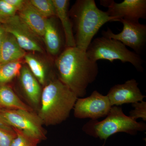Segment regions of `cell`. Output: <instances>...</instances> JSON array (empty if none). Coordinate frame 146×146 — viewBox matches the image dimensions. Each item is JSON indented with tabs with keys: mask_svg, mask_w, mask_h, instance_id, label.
<instances>
[{
	"mask_svg": "<svg viewBox=\"0 0 146 146\" xmlns=\"http://www.w3.org/2000/svg\"><path fill=\"white\" fill-rule=\"evenodd\" d=\"M112 107L107 95L96 90L89 97L77 99L73 108L74 116L80 119L98 120L106 117Z\"/></svg>",
	"mask_w": 146,
	"mask_h": 146,
	"instance_id": "cell-8",
	"label": "cell"
},
{
	"mask_svg": "<svg viewBox=\"0 0 146 146\" xmlns=\"http://www.w3.org/2000/svg\"><path fill=\"white\" fill-rule=\"evenodd\" d=\"M5 1L17 12L23 8L26 2L25 0H5Z\"/></svg>",
	"mask_w": 146,
	"mask_h": 146,
	"instance_id": "cell-25",
	"label": "cell"
},
{
	"mask_svg": "<svg viewBox=\"0 0 146 146\" xmlns=\"http://www.w3.org/2000/svg\"><path fill=\"white\" fill-rule=\"evenodd\" d=\"M0 116L8 125L41 141L46 139L43 123L34 111L3 109Z\"/></svg>",
	"mask_w": 146,
	"mask_h": 146,
	"instance_id": "cell-6",
	"label": "cell"
},
{
	"mask_svg": "<svg viewBox=\"0 0 146 146\" xmlns=\"http://www.w3.org/2000/svg\"><path fill=\"white\" fill-rule=\"evenodd\" d=\"M27 66L41 85H44L46 79V68L42 60L34 55L26 54L24 58Z\"/></svg>",
	"mask_w": 146,
	"mask_h": 146,
	"instance_id": "cell-18",
	"label": "cell"
},
{
	"mask_svg": "<svg viewBox=\"0 0 146 146\" xmlns=\"http://www.w3.org/2000/svg\"><path fill=\"white\" fill-rule=\"evenodd\" d=\"M18 12L19 18L30 30L39 38H43L47 18L39 13L29 1H26Z\"/></svg>",
	"mask_w": 146,
	"mask_h": 146,
	"instance_id": "cell-13",
	"label": "cell"
},
{
	"mask_svg": "<svg viewBox=\"0 0 146 146\" xmlns=\"http://www.w3.org/2000/svg\"><path fill=\"white\" fill-rule=\"evenodd\" d=\"M146 129L145 123L132 119L123 113L121 108L118 106H112L104 120L100 121L91 120L82 127L83 131L89 136L104 140L119 132L135 135Z\"/></svg>",
	"mask_w": 146,
	"mask_h": 146,
	"instance_id": "cell-4",
	"label": "cell"
},
{
	"mask_svg": "<svg viewBox=\"0 0 146 146\" xmlns=\"http://www.w3.org/2000/svg\"><path fill=\"white\" fill-rule=\"evenodd\" d=\"M102 1V5L108 7L107 12L114 21L122 19L131 22H139L146 18V0H124L121 3L114 1Z\"/></svg>",
	"mask_w": 146,
	"mask_h": 146,
	"instance_id": "cell-9",
	"label": "cell"
},
{
	"mask_svg": "<svg viewBox=\"0 0 146 146\" xmlns=\"http://www.w3.org/2000/svg\"><path fill=\"white\" fill-rule=\"evenodd\" d=\"M54 65L58 78L78 98L85 96L88 86L98 74L97 62L91 60L86 52L76 46L66 47L56 58Z\"/></svg>",
	"mask_w": 146,
	"mask_h": 146,
	"instance_id": "cell-1",
	"label": "cell"
},
{
	"mask_svg": "<svg viewBox=\"0 0 146 146\" xmlns=\"http://www.w3.org/2000/svg\"><path fill=\"white\" fill-rule=\"evenodd\" d=\"M17 11L5 0H0V24L4 25L17 14Z\"/></svg>",
	"mask_w": 146,
	"mask_h": 146,
	"instance_id": "cell-22",
	"label": "cell"
},
{
	"mask_svg": "<svg viewBox=\"0 0 146 146\" xmlns=\"http://www.w3.org/2000/svg\"><path fill=\"white\" fill-rule=\"evenodd\" d=\"M22 66L21 60L0 63V86L7 84L19 76Z\"/></svg>",
	"mask_w": 146,
	"mask_h": 146,
	"instance_id": "cell-19",
	"label": "cell"
},
{
	"mask_svg": "<svg viewBox=\"0 0 146 146\" xmlns=\"http://www.w3.org/2000/svg\"><path fill=\"white\" fill-rule=\"evenodd\" d=\"M118 21L123 24L121 33L115 34L108 28L107 30L102 31V36L119 41L131 48L137 54L141 53L146 44V25L122 19Z\"/></svg>",
	"mask_w": 146,
	"mask_h": 146,
	"instance_id": "cell-7",
	"label": "cell"
},
{
	"mask_svg": "<svg viewBox=\"0 0 146 146\" xmlns=\"http://www.w3.org/2000/svg\"><path fill=\"white\" fill-rule=\"evenodd\" d=\"M0 127L4 129H8L9 128V125L4 121L0 116Z\"/></svg>",
	"mask_w": 146,
	"mask_h": 146,
	"instance_id": "cell-27",
	"label": "cell"
},
{
	"mask_svg": "<svg viewBox=\"0 0 146 146\" xmlns=\"http://www.w3.org/2000/svg\"><path fill=\"white\" fill-rule=\"evenodd\" d=\"M26 54L13 35L6 32L0 47V63L19 61Z\"/></svg>",
	"mask_w": 146,
	"mask_h": 146,
	"instance_id": "cell-16",
	"label": "cell"
},
{
	"mask_svg": "<svg viewBox=\"0 0 146 146\" xmlns=\"http://www.w3.org/2000/svg\"><path fill=\"white\" fill-rule=\"evenodd\" d=\"M0 106L3 109L34 111L33 108L21 100L7 84L0 86Z\"/></svg>",
	"mask_w": 146,
	"mask_h": 146,
	"instance_id": "cell-17",
	"label": "cell"
},
{
	"mask_svg": "<svg viewBox=\"0 0 146 146\" xmlns=\"http://www.w3.org/2000/svg\"><path fill=\"white\" fill-rule=\"evenodd\" d=\"M19 76L27 98L33 106L39 109L42 91L41 84L27 65L22 66Z\"/></svg>",
	"mask_w": 146,
	"mask_h": 146,
	"instance_id": "cell-14",
	"label": "cell"
},
{
	"mask_svg": "<svg viewBox=\"0 0 146 146\" xmlns=\"http://www.w3.org/2000/svg\"><path fill=\"white\" fill-rule=\"evenodd\" d=\"M16 136L14 131H10L0 127V146H10Z\"/></svg>",
	"mask_w": 146,
	"mask_h": 146,
	"instance_id": "cell-24",
	"label": "cell"
},
{
	"mask_svg": "<svg viewBox=\"0 0 146 146\" xmlns=\"http://www.w3.org/2000/svg\"><path fill=\"white\" fill-rule=\"evenodd\" d=\"M5 33L6 31L2 25L0 24V47Z\"/></svg>",
	"mask_w": 146,
	"mask_h": 146,
	"instance_id": "cell-26",
	"label": "cell"
},
{
	"mask_svg": "<svg viewBox=\"0 0 146 146\" xmlns=\"http://www.w3.org/2000/svg\"><path fill=\"white\" fill-rule=\"evenodd\" d=\"M78 98L68 86L54 78L42 90L37 115L44 125L59 124L69 117Z\"/></svg>",
	"mask_w": 146,
	"mask_h": 146,
	"instance_id": "cell-2",
	"label": "cell"
},
{
	"mask_svg": "<svg viewBox=\"0 0 146 146\" xmlns=\"http://www.w3.org/2000/svg\"><path fill=\"white\" fill-rule=\"evenodd\" d=\"M2 25L5 31L12 35L19 46L25 51L44 52L39 42L40 38L22 22L18 14Z\"/></svg>",
	"mask_w": 146,
	"mask_h": 146,
	"instance_id": "cell-10",
	"label": "cell"
},
{
	"mask_svg": "<svg viewBox=\"0 0 146 146\" xmlns=\"http://www.w3.org/2000/svg\"><path fill=\"white\" fill-rule=\"evenodd\" d=\"M133 109L129 112V116L132 119L136 121L139 118H142L145 121H146V102L143 101L132 104Z\"/></svg>",
	"mask_w": 146,
	"mask_h": 146,
	"instance_id": "cell-23",
	"label": "cell"
},
{
	"mask_svg": "<svg viewBox=\"0 0 146 146\" xmlns=\"http://www.w3.org/2000/svg\"><path fill=\"white\" fill-rule=\"evenodd\" d=\"M87 56L95 62L100 60L112 63L119 60L123 63H129L136 70L142 72L144 61L139 54L128 49L119 41L104 36L98 37L92 41L86 51Z\"/></svg>",
	"mask_w": 146,
	"mask_h": 146,
	"instance_id": "cell-5",
	"label": "cell"
},
{
	"mask_svg": "<svg viewBox=\"0 0 146 146\" xmlns=\"http://www.w3.org/2000/svg\"><path fill=\"white\" fill-rule=\"evenodd\" d=\"M3 109V108H2L0 106V111H1V110H2Z\"/></svg>",
	"mask_w": 146,
	"mask_h": 146,
	"instance_id": "cell-28",
	"label": "cell"
},
{
	"mask_svg": "<svg viewBox=\"0 0 146 146\" xmlns=\"http://www.w3.org/2000/svg\"><path fill=\"white\" fill-rule=\"evenodd\" d=\"M12 128L16 133V136L11 142L10 146H37L41 142L20 129Z\"/></svg>",
	"mask_w": 146,
	"mask_h": 146,
	"instance_id": "cell-21",
	"label": "cell"
},
{
	"mask_svg": "<svg viewBox=\"0 0 146 146\" xmlns=\"http://www.w3.org/2000/svg\"><path fill=\"white\" fill-rule=\"evenodd\" d=\"M76 46L86 52L92 39L105 24L114 21L107 11L98 8L94 0L76 1L70 12Z\"/></svg>",
	"mask_w": 146,
	"mask_h": 146,
	"instance_id": "cell-3",
	"label": "cell"
},
{
	"mask_svg": "<svg viewBox=\"0 0 146 146\" xmlns=\"http://www.w3.org/2000/svg\"><path fill=\"white\" fill-rule=\"evenodd\" d=\"M32 5L46 18L56 16L55 7L52 0H30Z\"/></svg>",
	"mask_w": 146,
	"mask_h": 146,
	"instance_id": "cell-20",
	"label": "cell"
},
{
	"mask_svg": "<svg viewBox=\"0 0 146 146\" xmlns=\"http://www.w3.org/2000/svg\"><path fill=\"white\" fill-rule=\"evenodd\" d=\"M54 17L47 19L42 39L48 52L56 58L63 52L62 48L64 45L66 46V44L65 35L61 34Z\"/></svg>",
	"mask_w": 146,
	"mask_h": 146,
	"instance_id": "cell-12",
	"label": "cell"
},
{
	"mask_svg": "<svg viewBox=\"0 0 146 146\" xmlns=\"http://www.w3.org/2000/svg\"><path fill=\"white\" fill-rule=\"evenodd\" d=\"M134 79L112 86L107 95L112 106L142 102L146 96L142 94Z\"/></svg>",
	"mask_w": 146,
	"mask_h": 146,
	"instance_id": "cell-11",
	"label": "cell"
},
{
	"mask_svg": "<svg viewBox=\"0 0 146 146\" xmlns=\"http://www.w3.org/2000/svg\"><path fill=\"white\" fill-rule=\"evenodd\" d=\"M55 7L56 16L58 18L65 34L66 47L76 46L72 23L68 11L70 1L52 0Z\"/></svg>",
	"mask_w": 146,
	"mask_h": 146,
	"instance_id": "cell-15",
	"label": "cell"
}]
</instances>
